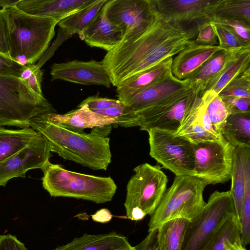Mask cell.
Masks as SVG:
<instances>
[{
    "label": "cell",
    "instance_id": "1",
    "mask_svg": "<svg viewBox=\"0 0 250 250\" xmlns=\"http://www.w3.org/2000/svg\"><path fill=\"white\" fill-rule=\"evenodd\" d=\"M197 34L196 29L167 20L158 13L145 30L123 40L101 61L116 87L126 79L173 57Z\"/></svg>",
    "mask_w": 250,
    "mask_h": 250
},
{
    "label": "cell",
    "instance_id": "46",
    "mask_svg": "<svg viewBox=\"0 0 250 250\" xmlns=\"http://www.w3.org/2000/svg\"><path fill=\"white\" fill-rule=\"evenodd\" d=\"M42 76L43 71L40 69V67L37 65V67L32 76L27 81H25L28 87L33 92L42 97L43 96L41 86Z\"/></svg>",
    "mask_w": 250,
    "mask_h": 250
},
{
    "label": "cell",
    "instance_id": "10",
    "mask_svg": "<svg viewBox=\"0 0 250 250\" xmlns=\"http://www.w3.org/2000/svg\"><path fill=\"white\" fill-rule=\"evenodd\" d=\"M192 145L194 177L206 186L224 183L230 179L234 147L222 136L217 140Z\"/></svg>",
    "mask_w": 250,
    "mask_h": 250
},
{
    "label": "cell",
    "instance_id": "20",
    "mask_svg": "<svg viewBox=\"0 0 250 250\" xmlns=\"http://www.w3.org/2000/svg\"><path fill=\"white\" fill-rule=\"evenodd\" d=\"M92 0H19L17 8L33 16L53 18L58 22L81 9Z\"/></svg>",
    "mask_w": 250,
    "mask_h": 250
},
{
    "label": "cell",
    "instance_id": "52",
    "mask_svg": "<svg viewBox=\"0 0 250 250\" xmlns=\"http://www.w3.org/2000/svg\"><path fill=\"white\" fill-rule=\"evenodd\" d=\"M244 250H246V249H245Z\"/></svg>",
    "mask_w": 250,
    "mask_h": 250
},
{
    "label": "cell",
    "instance_id": "8",
    "mask_svg": "<svg viewBox=\"0 0 250 250\" xmlns=\"http://www.w3.org/2000/svg\"><path fill=\"white\" fill-rule=\"evenodd\" d=\"M232 212L235 213L230 190L213 192L202 212L189 222L181 250H208L216 231Z\"/></svg>",
    "mask_w": 250,
    "mask_h": 250
},
{
    "label": "cell",
    "instance_id": "4",
    "mask_svg": "<svg viewBox=\"0 0 250 250\" xmlns=\"http://www.w3.org/2000/svg\"><path fill=\"white\" fill-rule=\"evenodd\" d=\"M43 188L53 197L90 201L97 204L110 201L117 186L110 177H99L71 171L49 161L41 168Z\"/></svg>",
    "mask_w": 250,
    "mask_h": 250
},
{
    "label": "cell",
    "instance_id": "18",
    "mask_svg": "<svg viewBox=\"0 0 250 250\" xmlns=\"http://www.w3.org/2000/svg\"><path fill=\"white\" fill-rule=\"evenodd\" d=\"M79 36L90 46L107 52L117 46L123 38L121 29L107 18L104 6L92 22Z\"/></svg>",
    "mask_w": 250,
    "mask_h": 250
},
{
    "label": "cell",
    "instance_id": "31",
    "mask_svg": "<svg viewBox=\"0 0 250 250\" xmlns=\"http://www.w3.org/2000/svg\"><path fill=\"white\" fill-rule=\"evenodd\" d=\"M211 20L235 21L250 25V0H218Z\"/></svg>",
    "mask_w": 250,
    "mask_h": 250
},
{
    "label": "cell",
    "instance_id": "43",
    "mask_svg": "<svg viewBox=\"0 0 250 250\" xmlns=\"http://www.w3.org/2000/svg\"><path fill=\"white\" fill-rule=\"evenodd\" d=\"M231 28L235 34L244 42L250 44V25L235 21H214Z\"/></svg>",
    "mask_w": 250,
    "mask_h": 250
},
{
    "label": "cell",
    "instance_id": "50",
    "mask_svg": "<svg viewBox=\"0 0 250 250\" xmlns=\"http://www.w3.org/2000/svg\"><path fill=\"white\" fill-rule=\"evenodd\" d=\"M137 250L136 249L135 247H132V246H130L128 247H127V248H124V249H123L121 250Z\"/></svg>",
    "mask_w": 250,
    "mask_h": 250
},
{
    "label": "cell",
    "instance_id": "41",
    "mask_svg": "<svg viewBox=\"0 0 250 250\" xmlns=\"http://www.w3.org/2000/svg\"><path fill=\"white\" fill-rule=\"evenodd\" d=\"M221 98L229 114L250 112V99L236 97Z\"/></svg>",
    "mask_w": 250,
    "mask_h": 250
},
{
    "label": "cell",
    "instance_id": "36",
    "mask_svg": "<svg viewBox=\"0 0 250 250\" xmlns=\"http://www.w3.org/2000/svg\"><path fill=\"white\" fill-rule=\"evenodd\" d=\"M92 111L117 121L116 126L124 127L139 126L138 118L124 104L109 107L103 110H92Z\"/></svg>",
    "mask_w": 250,
    "mask_h": 250
},
{
    "label": "cell",
    "instance_id": "49",
    "mask_svg": "<svg viewBox=\"0 0 250 250\" xmlns=\"http://www.w3.org/2000/svg\"><path fill=\"white\" fill-rule=\"evenodd\" d=\"M19 1V0H0V7L2 9H7L8 8L15 7Z\"/></svg>",
    "mask_w": 250,
    "mask_h": 250
},
{
    "label": "cell",
    "instance_id": "40",
    "mask_svg": "<svg viewBox=\"0 0 250 250\" xmlns=\"http://www.w3.org/2000/svg\"><path fill=\"white\" fill-rule=\"evenodd\" d=\"M122 104L119 100L101 98L97 96H91L83 101L78 105V107L83 105H86L91 110H103L118 106Z\"/></svg>",
    "mask_w": 250,
    "mask_h": 250
},
{
    "label": "cell",
    "instance_id": "47",
    "mask_svg": "<svg viewBox=\"0 0 250 250\" xmlns=\"http://www.w3.org/2000/svg\"><path fill=\"white\" fill-rule=\"evenodd\" d=\"M92 217L95 221L104 223L109 221L112 215L108 210L104 208L98 211Z\"/></svg>",
    "mask_w": 250,
    "mask_h": 250
},
{
    "label": "cell",
    "instance_id": "3",
    "mask_svg": "<svg viewBox=\"0 0 250 250\" xmlns=\"http://www.w3.org/2000/svg\"><path fill=\"white\" fill-rule=\"evenodd\" d=\"M6 9L11 58L23 65L34 64L46 51L59 22L52 18L27 14L16 6Z\"/></svg>",
    "mask_w": 250,
    "mask_h": 250
},
{
    "label": "cell",
    "instance_id": "14",
    "mask_svg": "<svg viewBox=\"0 0 250 250\" xmlns=\"http://www.w3.org/2000/svg\"><path fill=\"white\" fill-rule=\"evenodd\" d=\"M157 12L170 21L195 28L211 20L218 0H153Z\"/></svg>",
    "mask_w": 250,
    "mask_h": 250
},
{
    "label": "cell",
    "instance_id": "24",
    "mask_svg": "<svg viewBox=\"0 0 250 250\" xmlns=\"http://www.w3.org/2000/svg\"><path fill=\"white\" fill-rule=\"evenodd\" d=\"M130 246L125 237L115 232L84 234L53 250H119Z\"/></svg>",
    "mask_w": 250,
    "mask_h": 250
},
{
    "label": "cell",
    "instance_id": "38",
    "mask_svg": "<svg viewBox=\"0 0 250 250\" xmlns=\"http://www.w3.org/2000/svg\"><path fill=\"white\" fill-rule=\"evenodd\" d=\"M10 33L8 12L0 9V53L10 58Z\"/></svg>",
    "mask_w": 250,
    "mask_h": 250
},
{
    "label": "cell",
    "instance_id": "35",
    "mask_svg": "<svg viewBox=\"0 0 250 250\" xmlns=\"http://www.w3.org/2000/svg\"><path fill=\"white\" fill-rule=\"evenodd\" d=\"M204 104L206 105L207 112L215 132L219 136H222L223 127L229 115L225 104L219 95L214 97L208 103Z\"/></svg>",
    "mask_w": 250,
    "mask_h": 250
},
{
    "label": "cell",
    "instance_id": "32",
    "mask_svg": "<svg viewBox=\"0 0 250 250\" xmlns=\"http://www.w3.org/2000/svg\"><path fill=\"white\" fill-rule=\"evenodd\" d=\"M189 221L179 218L169 220L158 228L159 250H181Z\"/></svg>",
    "mask_w": 250,
    "mask_h": 250
},
{
    "label": "cell",
    "instance_id": "48",
    "mask_svg": "<svg viewBox=\"0 0 250 250\" xmlns=\"http://www.w3.org/2000/svg\"><path fill=\"white\" fill-rule=\"evenodd\" d=\"M37 67V65L34 64L23 65L19 78L24 81H27L32 76Z\"/></svg>",
    "mask_w": 250,
    "mask_h": 250
},
{
    "label": "cell",
    "instance_id": "21",
    "mask_svg": "<svg viewBox=\"0 0 250 250\" xmlns=\"http://www.w3.org/2000/svg\"><path fill=\"white\" fill-rule=\"evenodd\" d=\"M51 122L67 129L78 133H83L85 128L102 127L116 125L117 121L113 118L97 114L88 108L86 105L64 114L56 113H45Z\"/></svg>",
    "mask_w": 250,
    "mask_h": 250
},
{
    "label": "cell",
    "instance_id": "9",
    "mask_svg": "<svg viewBox=\"0 0 250 250\" xmlns=\"http://www.w3.org/2000/svg\"><path fill=\"white\" fill-rule=\"evenodd\" d=\"M147 132L149 154L152 158L175 176L195 177L192 144L174 134L161 129H151Z\"/></svg>",
    "mask_w": 250,
    "mask_h": 250
},
{
    "label": "cell",
    "instance_id": "5",
    "mask_svg": "<svg viewBox=\"0 0 250 250\" xmlns=\"http://www.w3.org/2000/svg\"><path fill=\"white\" fill-rule=\"evenodd\" d=\"M56 112L47 100L33 92L25 81L0 74V126L30 127L33 117Z\"/></svg>",
    "mask_w": 250,
    "mask_h": 250
},
{
    "label": "cell",
    "instance_id": "22",
    "mask_svg": "<svg viewBox=\"0 0 250 250\" xmlns=\"http://www.w3.org/2000/svg\"><path fill=\"white\" fill-rule=\"evenodd\" d=\"M172 59L173 57L167 58L124 81L117 87L118 100L123 102L170 76Z\"/></svg>",
    "mask_w": 250,
    "mask_h": 250
},
{
    "label": "cell",
    "instance_id": "25",
    "mask_svg": "<svg viewBox=\"0 0 250 250\" xmlns=\"http://www.w3.org/2000/svg\"><path fill=\"white\" fill-rule=\"evenodd\" d=\"M231 51L217 52L187 79L192 92L200 95L205 91L222 69Z\"/></svg>",
    "mask_w": 250,
    "mask_h": 250
},
{
    "label": "cell",
    "instance_id": "6",
    "mask_svg": "<svg viewBox=\"0 0 250 250\" xmlns=\"http://www.w3.org/2000/svg\"><path fill=\"white\" fill-rule=\"evenodd\" d=\"M206 185L196 177L175 176L159 204L150 216L148 231L171 220L183 218L192 222L203 210Z\"/></svg>",
    "mask_w": 250,
    "mask_h": 250
},
{
    "label": "cell",
    "instance_id": "30",
    "mask_svg": "<svg viewBox=\"0 0 250 250\" xmlns=\"http://www.w3.org/2000/svg\"><path fill=\"white\" fill-rule=\"evenodd\" d=\"M107 1L92 0L81 9L59 21L58 24L68 38L75 34H79L92 22Z\"/></svg>",
    "mask_w": 250,
    "mask_h": 250
},
{
    "label": "cell",
    "instance_id": "37",
    "mask_svg": "<svg viewBox=\"0 0 250 250\" xmlns=\"http://www.w3.org/2000/svg\"><path fill=\"white\" fill-rule=\"evenodd\" d=\"M240 225L241 242L244 247L250 243V172L247 176Z\"/></svg>",
    "mask_w": 250,
    "mask_h": 250
},
{
    "label": "cell",
    "instance_id": "17",
    "mask_svg": "<svg viewBox=\"0 0 250 250\" xmlns=\"http://www.w3.org/2000/svg\"><path fill=\"white\" fill-rule=\"evenodd\" d=\"M223 50L218 45H204L192 41L172 59V75L177 79H187L217 52Z\"/></svg>",
    "mask_w": 250,
    "mask_h": 250
},
{
    "label": "cell",
    "instance_id": "29",
    "mask_svg": "<svg viewBox=\"0 0 250 250\" xmlns=\"http://www.w3.org/2000/svg\"><path fill=\"white\" fill-rule=\"evenodd\" d=\"M221 135L234 147L250 148V112L229 114Z\"/></svg>",
    "mask_w": 250,
    "mask_h": 250
},
{
    "label": "cell",
    "instance_id": "7",
    "mask_svg": "<svg viewBox=\"0 0 250 250\" xmlns=\"http://www.w3.org/2000/svg\"><path fill=\"white\" fill-rule=\"evenodd\" d=\"M133 171L127 185L124 206L126 217L139 221L155 211L167 189L168 179L158 165L146 163Z\"/></svg>",
    "mask_w": 250,
    "mask_h": 250
},
{
    "label": "cell",
    "instance_id": "44",
    "mask_svg": "<svg viewBox=\"0 0 250 250\" xmlns=\"http://www.w3.org/2000/svg\"><path fill=\"white\" fill-rule=\"evenodd\" d=\"M0 250H27L23 243L10 234L0 235Z\"/></svg>",
    "mask_w": 250,
    "mask_h": 250
},
{
    "label": "cell",
    "instance_id": "45",
    "mask_svg": "<svg viewBox=\"0 0 250 250\" xmlns=\"http://www.w3.org/2000/svg\"><path fill=\"white\" fill-rule=\"evenodd\" d=\"M158 229L148 231L146 237L135 248L137 250H159Z\"/></svg>",
    "mask_w": 250,
    "mask_h": 250
},
{
    "label": "cell",
    "instance_id": "11",
    "mask_svg": "<svg viewBox=\"0 0 250 250\" xmlns=\"http://www.w3.org/2000/svg\"><path fill=\"white\" fill-rule=\"evenodd\" d=\"M199 96L190 88L185 89L143 111L137 116L140 129L156 128L175 134Z\"/></svg>",
    "mask_w": 250,
    "mask_h": 250
},
{
    "label": "cell",
    "instance_id": "28",
    "mask_svg": "<svg viewBox=\"0 0 250 250\" xmlns=\"http://www.w3.org/2000/svg\"><path fill=\"white\" fill-rule=\"evenodd\" d=\"M201 102V98L199 96L174 134L175 136L181 137L192 144L220 138L209 133L203 127L200 116Z\"/></svg>",
    "mask_w": 250,
    "mask_h": 250
},
{
    "label": "cell",
    "instance_id": "15",
    "mask_svg": "<svg viewBox=\"0 0 250 250\" xmlns=\"http://www.w3.org/2000/svg\"><path fill=\"white\" fill-rule=\"evenodd\" d=\"M52 81L61 80L84 85L110 86V81L101 62L74 60L65 62L55 63L50 72Z\"/></svg>",
    "mask_w": 250,
    "mask_h": 250
},
{
    "label": "cell",
    "instance_id": "19",
    "mask_svg": "<svg viewBox=\"0 0 250 250\" xmlns=\"http://www.w3.org/2000/svg\"><path fill=\"white\" fill-rule=\"evenodd\" d=\"M250 68V47L231 51L222 69L200 96L204 104L219 95L233 79Z\"/></svg>",
    "mask_w": 250,
    "mask_h": 250
},
{
    "label": "cell",
    "instance_id": "13",
    "mask_svg": "<svg viewBox=\"0 0 250 250\" xmlns=\"http://www.w3.org/2000/svg\"><path fill=\"white\" fill-rule=\"evenodd\" d=\"M51 148L41 134L35 141L0 163V186H5L11 179L25 177L26 171L41 169L49 161Z\"/></svg>",
    "mask_w": 250,
    "mask_h": 250
},
{
    "label": "cell",
    "instance_id": "23",
    "mask_svg": "<svg viewBox=\"0 0 250 250\" xmlns=\"http://www.w3.org/2000/svg\"><path fill=\"white\" fill-rule=\"evenodd\" d=\"M250 172V148L235 147L229 190L233 201L236 216L241 222L247 176Z\"/></svg>",
    "mask_w": 250,
    "mask_h": 250
},
{
    "label": "cell",
    "instance_id": "12",
    "mask_svg": "<svg viewBox=\"0 0 250 250\" xmlns=\"http://www.w3.org/2000/svg\"><path fill=\"white\" fill-rule=\"evenodd\" d=\"M104 8L108 19L122 30L123 40L145 30L158 14L153 0H107Z\"/></svg>",
    "mask_w": 250,
    "mask_h": 250
},
{
    "label": "cell",
    "instance_id": "33",
    "mask_svg": "<svg viewBox=\"0 0 250 250\" xmlns=\"http://www.w3.org/2000/svg\"><path fill=\"white\" fill-rule=\"evenodd\" d=\"M218 41V45L224 50L234 51L250 47L229 26L212 21Z\"/></svg>",
    "mask_w": 250,
    "mask_h": 250
},
{
    "label": "cell",
    "instance_id": "42",
    "mask_svg": "<svg viewBox=\"0 0 250 250\" xmlns=\"http://www.w3.org/2000/svg\"><path fill=\"white\" fill-rule=\"evenodd\" d=\"M23 65L0 53V74L20 77Z\"/></svg>",
    "mask_w": 250,
    "mask_h": 250
},
{
    "label": "cell",
    "instance_id": "34",
    "mask_svg": "<svg viewBox=\"0 0 250 250\" xmlns=\"http://www.w3.org/2000/svg\"><path fill=\"white\" fill-rule=\"evenodd\" d=\"M218 95L250 99V68L232 80Z\"/></svg>",
    "mask_w": 250,
    "mask_h": 250
},
{
    "label": "cell",
    "instance_id": "51",
    "mask_svg": "<svg viewBox=\"0 0 250 250\" xmlns=\"http://www.w3.org/2000/svg\"><path fill=\"white\" fill-rule=\"evenodd\" d=\"M245 249H245H244L243 250H244Z\"/></svg>",
    "mask_w": 250,
    "mask_h": 250
},
{
    "label": "cell",
    "instance_id": "2",
    "mask_svg": "<svg viewBox=\"0 0 250 250\" xmlns=\"http://www.w3.org/2000/svg\"><path fill=\"white\" fill-rule=\"evenodd\" d=\"M30 127L42 135L49 143L51 152L62 158L94 170H106L111 162L109 133L104 131L111 125L95 127L90 133H78L50 121L45 113L30 121Z\"/></svg>",
    "mask_w": 250,
    "mask_h": 250
},
{
    "label": "cell",
    "instance_id": "16",
    "mask_svg": "<svg viewBox=\"0 0 250 250\" xmlns=\"http://www.w3.org/2000/svg\"><path fill=\"white\" fill-rule=\"evenodd\" d=\"M189 88L190 84L188 79L179 80L171 74L164 80L122 103L137 116L174 94Z\"/></svg>",
    "mask_w": 250,
    "mask_h": 250
},
{
    "label": "cell",
    "instance_id": "26",
    "mask_svg": "<svg viewBox=\"0 0 250 250\" xmlns=\"http://www.w3.org/2000/svg\"><path fill=\"white\" fill-rule=\"evenodd\" d=\"M241 228L235 212L229 214L216 231L208 250H243Z\"/></svg>",
    "mask_w": 250,
    "mask_h": 250
},
{
    "label": "cell",
    "instance_id": "27",
    "mask_svg": "<svg viewBox=\"0 0 250 250\" xmlns=\"http://www.w3.org/2000/svg\"><path fill=\"white\" fill-rule=\"evenodd\" d=\"M40 136L31 127L10 129L0 126V163L28 146Z\"/></svg>",
    "mask_w": 250,
    "mask_h": 250
},
{
    "label": "cell",
    "instance_id": "39",
    "mask_svg": "<svg viewBox=\"0 0 250 250\" xmlns=\"http://www.w3.org/2000/svg\"><path fill=\"white\" fill-rule=\"evenodd\" d=\"M194 41L197 43L204 45L213 46L218 43L211 20L205 21L199 25L197 34Z\"/></svg>",
    "mask_w": 250,
    "mask_h": 250
}]
</instances>
